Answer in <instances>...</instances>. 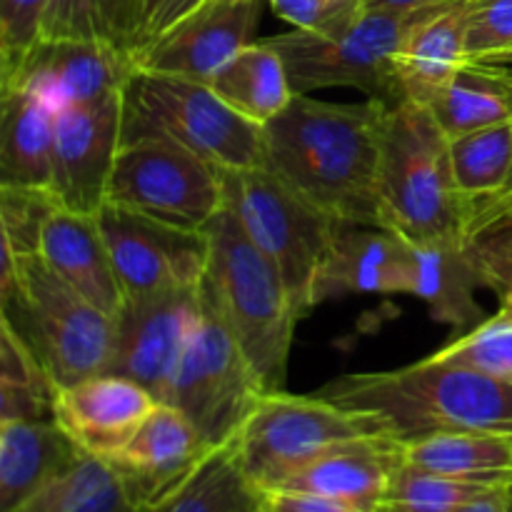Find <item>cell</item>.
Returning <instances> with one entry per match:
<instances>
[{
    "instance_id": "obj_12",
    "label": "cell",
    "mask_w": 512,
    "mask_h": 512,
    "mask_svg": "<svg viewBox=\"0 0 512 512\" xmlns=\"http://www.w3.org/2000/svg\"><path fill=\"white\" fill-rule=\"evenodd\" d=\"M98 223L125 300L198 290L203 285L210 263L205 230L180 228L115 203L100 208Z\"/></svg>"
},
{
    "instance_id": "obj_23",
    "label": "cell",
    "mask_w": 512,
    "mask_h": 512,
    "mask_svg": "<svg viewBox=\"0 0 512 512\" xmlns=\"http://www.w3.org/2000/svg\"><path fill=\"white\" fill-rule=\"evenodd\" d=\"M58 108L30 88H0V185L48 188Z\"/></svg>"
},
{
    "instance_id": "obj_40",
    "label": "cell",
    "mask_w": 512,
    "mask_h": 512,
    "mask_svg": "<svg viewBox=\"0 0 512 512\" xmlns=\"http://www.w3.org/2000/svg\"><path fill=\"white\" fill-rule=\"evenodd\" d=\"M258 512H375L348 500L328 495L305 493V490H258Z\"/></svg>"
},
{
    "instance_id": "obj_43",
    "label": "cell",
    "mask_w": 512,
    "mask_h": 512,
    "mask_svg": "<svg viewBox=\"0 0 512 512\" xmlns=\"http://www.w3.org/2000/svg\"><path fill=\"white\" fill-rule=\"evenodd\" d=\"M458 512H512L508 498V483L493 485L485 493L475 495L470 503H465Z\"/></svg>"
},
{
    "instance_id": "obj_39",
    "label": "cell",
    "mask_w": 512,
    "mask_h": 512,
    "mask_svg": "<svg viewBox=\"0 0 512 512\" xmlns=\"http://www.w3.org/2000/svg\"><path fill=\"white\" fill-rule=\"evenodd\" d=\"M0 383L38 390L50 398H55L58 393L38 355L20 338V333L5 315L0 318Z\"/></svg>"
},
{
    "instance_id": "obj_30",
    "label": "cell",
    "mask_w": 512,
    "mask_h": 512,
    "mask_svg": "<svg viewBox=\"0 0 512 512\" xmlns=\"http://www.w3.org/2000/svg\"><path fill=\"white\" fill-rule=\"evenodd\" d=\"M143 512H258V488L245 478L235 443L228 440Z\"/></svg>"
},
{
    "instance_id": "obj_29",
    "label": "cell",
    "mask_w": 512,
    "mask_h": 512,
    "mask_svg": "<svg viewBox=\"0 0 512 512\" xmlns=\"http://www.w3.org/2000/svg\"><path fill=\"white\" fill-rule=\"evenodd\" d=\"M208 85L230 108L258 125L278 118L295 98L288 68L268 40L238 50Z\"/></svg>"
},
{
    "instance_id": "obj_37",
    "label": "cell",
    "mask_w": 512,
    "mask_h": 512,
    "mask_svg": "<svg viewBox=\"0 0 512 512\" xmlns=\"http://www.w3.org/2000/svg\"><path fill=\"white\" fill-rule=\"evenodd\" d=\"M48 5L50 0H0V78L40 40Z\"/></svg>"
},
{
    "instance_id": "obj_28",
    "label": "cell",
    "mask_w": 512,
    "mask_h": 512,
    "mask_svg": "<svg viewBox=\"0 0 512 512\" xmlns=\"http://www.w3.org/2000/svg\"><path fill=\"white\" fill-rule=\"evenodd\" d=\"M150 25V0H50L40 38L93 40L138 60Z\"/></svg>"
},
{
    "instance_id": "obj_20",
    "label": "cell",
    "mask_w": 512,
    "mask_h": 512,
    "mask_svg": "<svg viewBox=\"0 0 512 512\" xmlns=\"http://www.w3.org/2000/svg\"><path fill=\"white\" fill-rule=\"evenodd\" d=\"M38 255L63 283H68L95 308L108 313L110 318L120 313L125 298L98 215L58 208L45 223Z\"/></svg>"
},
{
    "instance_id": "obj_5",
    "label": "cell",
    "mask_w": 512,
    "mask_h": 512,
    "mask_svg": "<svg viewBox=\"0 0 512 512\" xmlns=\"http://www.w3.org/2000/svg\"><path fill=\"white\" fill-rule=\"evenodd\" d=\"M163 135L220 170L263 165V125L230 108L208 83L135 68L123 88L120 145Z\"/></svg>"
},
{
    "instance_id": "obj_14",
    "label": "cell",
    "mask_w": 512,
    "mask_h": 512,
    "mask_svg": "<svg viewBox=\"0 0 512 512\" xmlns=\"http://www.w3.org/2000/svg\"><path fill=\"white\" fill-rule=\"evenodd\" d=\"M198 320L200 288L125 300L115 315L108 373L143 385L160 400Z\"/></svg>"
},
{
    "instance_id": "obj_35",
    "label": "cell",
    "mask_w": 512,
    "mask_h": 512,
    "mask_svg": "<svg viewBox=\"0 0 512 512\" xmlns=\"http://www.w3.org/2000/svg\"><path fill=\"white\" fill-rule=\"evenodd\" d=\"M113 480L115 470L108 460L83 455L78 463L70 465L38 495H33L20 512H75L93 500L100 490L108 488Z\"/></svg>"
},
{
    "instance_id": "obj_13",
    "label": "cell",
    "mask_w": 512,
    "mask_h": 512,
    "mask_svg": "<svg viewBox=\"0 0 512 512\" xmlns=\"http://www.w3.org/2000/svg\"><path fill=\"white\" fill-rule=\"evenodd\" d=\"M123 93L85 105H65L55 115L50 193L60 208L98 215L108 203L110 175L120 153Z\"/></svg>"
},
{
    "instance_id": "obj_25",
    "label": "cell",
    "mask_w": 512,
    "mask_h": 512,
    "mask_svg": "<svg viewBox=\"0 0 512 512\" xmlns=\"http://www.w3.org/2000/svg\"><path fill=\"white\" fill-rule=\"evenodd\" d=\"M480 288H488V280L465 243L413 245V295L438 323L460 335L483 323V308L475 300Z\"/></svg>"
},
{
    "instance_id": "obj_48",
    "label": "cell",
    "mask_w": 512,
    "mask_h": 512,
    "mask_svg": "<svg viewBox=\"0 0 512 512\" xmlns=\"http://www.w3.org/2000/svg\"><path fill=\"white\" fill-rule=\"evenodd\" d=\"M508 65H510V63H508ZM510 68H512V65H510ZM503 190H512V173H510V180H508V185H505ZM503 190H500V193H503Z\"/></svg>"
},
{
    "instance_id": "obj_1",
    "label": "cell",
    "mask_w": 512,
    "mask_h": 512,
    "mask_svg": "<svg viewBox=\"0 0 512 512\" xmlns=\"http://www.w3.org/2000/svg\"><path fill=\"white\" fill-rule=\"evenodd\" d=\"M390 105L295 95L263 125V168L335 223L383 225L380 155Z\"/></svg>"
},
{
    "instance_id": "obj_18",
    "label": "cell",
    "mask_w": 512,
    "mask_h": 512,
    "mask_svg": "<svg viewBox=\"0 0 512 512\" xmlns=\"http://www.w3.org/2000/svg\"><path fill=\"white\" fill-rule=\"evenodd\" d=\"M210 450L180 410L158 403L128 445L108 463L140 503L153 505L160 495L188 478Z\"/></svg>"
},
{
    "instance_id": "obj_36",
    "label": "cell",
    "mask_w": 512,
    "mask_h": 512,
    "mask_svg": "<svg viewBox=\"0 0 512 512\" xmlns=\"http://www.w3.org/2000/svg\"><path fill=\"white\" fill-rule=\"evenodd\" d=\"M278 18L295 30L338 38L348 33L368 8L365 0H268Z\"/></svg>"
},
{
    "instance_id": "obj_7",
    "label": "cell",
    "mask_w": 512,
    "mask_h": 512,
    "mask_svg": "<svg viewBox=\"0 0 512 512\" xmlns=\"http://www.w3.org/2000/svg\"><path fill=\"white\" fill-rule=\"evenodd\" d=\"M225 208L255 248L278 268L300 315L313 310L333 253V218L300 198L268 168L220 170Z\"/></svg>"
},
{
    "instance_id": "obj_10",
    "label": "cell",
    "mask_w": 512,
    "mask_h": 512,
    "mask_svg": "<svg viewBox=\"0 0 512 512\" xmlns=\"http://www.w3.org/2000/svg\"><path fill=\"white\" fill-rule=\"evenodd\" d=\"M268 390L220 315L200 298V320L185 343L160 403L180 410L210 448L238 435Z\"/></svg>"
},
{
    "instance_id": "obj_33",
    "label": "cell",
    "mask_w": 512,
    "mask_h": 512,
    "mask_svg": "<svg viewBox=\"0 0 512 512\" xmlns=\"http://www.w3.org/2000/svg\"><path fill=\"white\" fill-rule=\"evenodd\" d=\"M60 208L48 188L0 185V235L18 258L38 255L40 238L50 215Z\"/></svg>"
},
{
    "instance_id": "obj_6",
    "label": "cell",
    "mask_w": 512,
    "mask_h": 512,
    "mask_svg": "<svg viewBox=\"0 0 512 512\" xmlns=\"http://www.w3.org/2000/svg\"><path fill=\"white\" fill-rule=\"evenodd\" d=\"M443 3L408 10H365L363 18L338 38L290 30L265 38L283 58L295 95H310L325 88H355L380 103H405L398 78V53L408 35Z\"/></svg>"
},
{
    "instance_id": "obj_41",
    "label": "cell",
    "mask_w": 512,
    "mask_h": 512,
    "mask_svg": "<svg viewBox=\"0 0 512 512\" xmlns=\"http://www.w3.org/2000/svg\"><path fill=\"white\" fill-rule=\"evenodd\" d=\"M148 505L140 503L128 488H125L123 480L115 475L113 483L108 485L105 490H100L93 500L78 508L75 512H143Z\"/></svg>"
},
{
    "instance_id": "obj_44",
    "label": "cell",
    "mask_w": 512,
    "mask_h": 512,
    "mask_svg": "<svg viewBox=\"0 0 512 512\" xmlns=\"http://www.w3.org/2000/svg\"><path fill=\"white\" fill-rule=\"evenodd\" d=\"M433 3H443V0H365V8L368 10H380V8L408 10V8H423V5H433Z\"/></svg>"
},
{
    "instance_id": "obj_11",
    "label": "cell",
    "mask_w": 512,
    "mask_h": 512,
    "mask_svg": "<svg viewBox=\"0 0 512 512\" xmlns=\"http://www.w3.org/2000/svg\"><path fill=\"white\" fill-rule=\"evenodd\" d=\"M108 203L180 228L205 230L225 208L223 175L185 145L163 135H148L120 145Z\"/></svg>"
},
{
    "instance_id": "obj_15",
    "label": "cell",
    "mask_w": 512,
    "mask_h": 512,
    "mask_svg": "<svg viewBox=\"0 0 512 512\" xmlns=\"http://www.w3.org/2000/svg\"><path fill=\"white\" fill-rule=\"evenodd\" d=\"M265 0H205L168 30L155 35L138 65L155 73L210 83L245 45L255 43Z\"/></svg>"
},
{
    "instance_id": "obj_27",
    "label": "cell",
    "mask_w": 512,
    "mask_h": 512,
    "mask_svg": "<svg viewBox=\"0 0 512 512\" xmlns=\"http://www.w3.org/2000/svg\"><path fill=\"white\" fill-rule=\"evenodd\" d=\"M428 108L448 138L512 123V68L495 60H470Z\"/></svg>"
},
{
    "instance_id": "obj_32",
    "label": "cell",
    "mask_w": 512,
    "mask_h": 512,
    "mask_svg": "<svg viewBox=\"0 0 512 512\" xmlns=\"http://www.w3.org/2000/svg\"><path fill=\"white\" fill-rule=\"evenodd\" d=\"M488 488H493V483L448 478L403 463L393 475L380 512H458Z\"/></svg>"
},
{
    "instance_id": "obj_16",
    "label": "cell",
    "mask_w": 512,
    "mask_h": 512,
    "mask_svg": "<svg viewBox=\"0 0 512 512\" xmlns=\"http://www.w3.org/2000/svg\"><path fill=\"white\" fill-rule=\"evenodd\" d=\"M138 68L128 53L75 38H40L25 58L0 78V88H30L55 108L85 105L123 93Z\"/></svg>"
},
{
    "instance_id": "obj_17",
    "label": "cell",
    "mask_w": 512,
    "mask_h": 512,
    "mask_svg": "<svg viewBox=\"0 0 512 512\" xmlns=\"http://www.w3.org/2000/svg\"><path fill=\"white\" fill-rule=\"evenodd\" d=\"M160 400L115 373L93 375L55 393L53 420L85 455L113 460Z\"/></svg>"
},
{
    "instance_id": "obj_22",
    "label": "cell",
    "mask_w": 512,
    "mask_h": 512,
    "mask_svg": "<svg viewBox=\"0 0 512 512\" xmlns=\"http://www.w3.org/2000/svg\"><path fill=\"white\" fill-rule=\"evenodd\" d=\"M83 455L55 420L0 423V512L23 510Z\"/></svg>"
},
{
    "instance_id": "obj_26",
    "label": "cell",
    "mask_w": 512,
    "mask_h": 512,
    "mask_svg": "<svg viewBox=\"0 0 512 512\" xmlns=\"http://www.w3.org/2000/svg\"><path fill=\"white\" fill-rule=\"evenodd\" d=\"M405 463L435 475L473 483H508L512 475V435L450 430L403 440Z\"/></svg>"
},
{
    "instance_id": "obj_4",
    "label": "cell",
    "mask_w": 512,
    "mask_h": 512,
    "mask_svg": "<svg viewBox=\"0 0 512 512\" xmlns=\"http://www.w3.org/2000/svg\"><path fill=\"white\" fill-rule=\"evenodd\" d=\"M473 200L458 188L450 138L428 105L388 108L380 155V213L385 228L413 245L463 243Z\"/></svg>"
},
{
    "instance_id": "obj_49",
    "label": "cell",
    "mask_w": 512,
    "mask_h": 512,
    "mask_svg": "<svg viewBox=\"0 0 512 512\" xmlns=\"http://www.w3.org/2000/svg\"><path fill=\"white\" fill-rule=\"evenodd\" d=\"M158 5V0H150V13H153V8Z\"/></svg>"
},
{
    "instance_id": "obj_2",
    "label": "cell",
    "mask_w": 512,
    "mask_h": 512,
    "mask_svg": "<svg viewBox=\"0 0 512 512\" xmlns=\"http://www.w3.org/2000/svg\"><path fill=\"white\" fill-rule=\"evenodd\" d=\"M320 395L375 415L398 440L450 430L512 435V380L435 358L345 375L325 385Z\"/></svg>"
},
{
    "instance_id": "obj_46",
    "label": "cell",
    "mask_w": 512,
    "mask_h": 512,
    "mask_svg": "<svg viewBox=\"0 0 512 512\" xmlns=\"http://www.w3.org/2000/svg\"><path fill=\"white\" fill-rule=\"evenodd\" d=\"M495 63H510V65H512V53H510V55H505V58L495 60Z\"/></svg>"
},
{
    "instance_id": "obj_42",
    "label": "cell",
    "mask_w": 512,
    "mask_h": 512,
    "mask_svg": "<svg viewBox=\"0 0 512 512\" xmlns=\"http://www.w3.org/2000/svg\"><path fill=\"white\" fill-rule=\"evenodd\" d=\"M203 3L205 0H158V5H155L153 13H150L148 40H145V45H148L155 35H160L163 30H168L170 25H175L178 20H183L185 15H190L193 10H198Z\"/></svg>"
},
{
    "instance_id": "obj_24",
    "label": "cell",
    "mask_w": 512,
    "mask_h": 512,
    "mask_svg": "<svg viewBox=\"0 0 512 512\" xmlns=\"http://www.w3.org/2000/svg\"><path fill=\"white\" fill-rule=\"evenodd\" d=\"M465 63H470L468 0H453L425 18L400 48L398 78L405 100L430 105Z\"/></svg>"
},
{
    "instance_id": "obj_3",
    "label": "cell",
    "mask_w": 512,
    "mask_h": 512,
    "mask_svg": "<svg viewBox=\"0 0 512 512\" xmlns=\"http://www.w3.org/2000/svg\"><path fill=\"white\" fill-rule=\"evenodd\" d=\"M205 233L210 263L200 298L220 315L263 388L285 390L293 333L303 318L288 285L228 208L210 220Z\"/></svg>"
},
{
    "instance_id": "obj_38",
    "label": "cell",
    "mask_w": 512,
    "mask_h": 512,
    "mask_svg": "<svg viewBox=\"0 0 512 512\" xmlns=\"http://www.w3.org/2000/svg\"><path fill=\"white\" fill-rule=\"evenodd\" d=\"M512 53V0H468V58L500 60Z\"/></svg>"
},
{
    "instance_id": "obj_47",
    "label": "cell",
    "mask_w": 512,
    "mask_h": 512,
    "mask_svg": "<svg viewBox=\"0 0 512 512\" xmlns=\"http://www.w3.org/2000/svg\"><path fill=\"white\" fill-rule=\"evenodd\" d=\"M508 498H510V508H512V475H510V480H508Z\"/></svg>"
},
{
    "instance_id": "obj_31",
    "label": "cell",
    "mask_w": 512,
    "mask_h": 512,
    "mask_svg": "<svg viewBox=\"0 0 512 512\" xmlns=\"http://www.w3.org/2000/svg\"><path fill=\"white\" fill-rule=\"evenodd\" d=\"M450 163L455 183L470 200L500 193L512 173V123L450 138Z\"/></svg>"
},
{
    "instance_id": "obj_21",
    "label": "cell",
    "mask_w": 512,
    "mask_h": 512,
    "mask_svg": "<svg viewBox=\"0 0 512 512\" xmlns=\"http://www.w3.org/2000/svg\"><path fill=\"white\" fill-rule=\"evenodd\" d=\"M403 463V440H353L320 455L318 460L290 475L278 488L328 495V498L348 500V503L380 512V503L393 483V475Z\"/></svg>"
},
{
    "instance_id": "obj_45",
    "label": "cell",
    "mask_w": 512,
    "mask_h": 512,
    "mask_svg": "<svg viewBox=\"0 0 512 512\" xmlns=\"http://www.w3.org/2000/svg\"><path fill=\"white\" fill-rule=\"evenodd\" d=\"M500 313L512 318V273H510L508 285H505V290H503V308H500Z\"/></svg>"
},
{
    "instance_id": "obj_8",
    "label": "cell",
    "mask_w": 512,
    "mask_h": 512,
    "mask_svg": "<svg viewBox=\"0 0 512 512\" xmlns=\"http://www.w3.org/2000/svg\"><path fill=\"white\" fill-rule=\"evenodd\" d=\"M3 315L58 390L110 370L115 318L63 283L40 255L18 258L15 290L3 300Z\"/></svg>"
},
{
    "instance_id": "obj_34",
    "label": "cell",
    "mask_w": 512,
    "mask_h": 512,
    "mask_svg": "<svg viewBox=\"0 0 512 512\" xmlns=\"http://www.w3.org/2000/svg\"><path fill=\"white\" fill-rule=\"evenodd\" d=\"M430 358L512 380V318L498 313L495 318L483 320Z\"/></svg>"
},
{
    "instance_id": "obj_9",
    "label": "cell",
    "mask_w": 512,
    "mask_h": 512,
    "mask_svg": "<svg viewBox=\"0 0 512 512\" xmlns=\"http://www.w3.org/2000/svg\"><path fill=\"white\" fill-rule=\"evenodd\" d=\"M395 438L375 415L350 410L325 395L265 393L233 438L245 478L258 490L278 488L320 455L353 440Z\"/></svg>"
},
{
    "instance_id": "obj_19",
    "label": "cell",
    "mask_w": 512,
    "mask_h": 512,
    "mask_svg": "<svg viewBox=\"0 0 512 512\" xmlns=\"http://www.w3.org/2000/svg\"><path fill=\"white\" fill-rule=\"evenodd\" d=\"M345 293L413 295V243L385 225L338 223L320 300Z\"/></svg>"
}]
</instances>
